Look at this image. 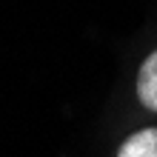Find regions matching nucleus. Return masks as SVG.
Segmentation results:
<instances>
[{
    "instance_id": "1",
    "label": "nucleus",
    "mask_w": 157,
    "mask_h": 157,
    "mask_svg": "<svg viewBox=\"0 0 157 157\" xmlns=\"http://www.w3.org/2000/svg\"><path fill=\"white\" fill-rule=\"evenodd\" d=\"M134 100L140 112L157 114V46L140 60L134 71Z\"/></svg>"
},
{
    "instance_id": "2",
    "label": "nucleus",
    "mask_w": 157,
    "mask_h": 157,
    "mask_svg": "<svg viewBox=\"0 0 157 157\" xmlns=\"http://www.w3.org/2000/svg\"><path fill=\"white\" fill-rule=\"evenodd\" d=\"M114 157H157V123H146L128 132L117 143Z\"/></svg>"
}]
</instances>
